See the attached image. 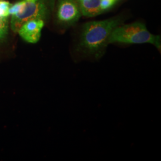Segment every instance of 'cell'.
Returning <instances> with one entry per match:
<instances>
[{
	"mask_svg": "<svg viewBox=\"0 0 161 161\" xmlns=\"http://www.w3.org/2000/svg\"><path fill=\"white\" fill-rule=\"evenodd\" d=\"M26 1H31V2H34V1H35L36 0H26Z\"/></svg>",
	"mask_w": 161,
	"mask_h": 161,
	"instance_id": "11",
	"label": "cell"
},
{
	"mask_svg": "<svg viewBox=\"0 0 161 161\" xmlns=\"http://www.w3.org/2000/svg\"><path fill=\"white\" fill-rule=\"evenodd\" d=\"M8 18L0 17V42L4 40L8 34Z\"/></svg>",
	"mask_w": 161,
	"mask_h": 161,
	"instance_id": "7",
	"label": "cell"
},
{
	"mask_svg": "<svg viewBox=\"0 0 161 161\" xmlns=\"http://www.w3.org/2000/svg\"><path fill=\"white\" fill-rule=\"evenodd\" d=\"M26 0H22L17 2L14 4H12L9 9V15H15L22 13L25 8Z\"/></svg>",
	"mask_w": 161,
	"mask_h": 161,
	"instance_id": "8",
	"label": "cell"
},
{
	"mask_svg": "<svg viewBox=\"0 0 161 161\" xmlns=\"http://www.w3.org/2000/svg\"><path fill=\"white\" fill-rule=\"evenodd\" d=\"M49 0H36L34 2L26 1L22 13L12 15L10 27L14 32L18 30L23 23L33 19H46L50 13Z\"/></svg>",
	"mask_w": 161,
	"mask_h": 161,
	"instance_id": "3",
	"label": "cell"
},
{
	"mask_svg": "<svg viewBox=\"0 0 161 161\" xmlns=\"http://www.w3.org/2000/svg\"><path fill=\"white\" fill-rule=\"evenodd\" d=\"M121 22L120 19H110L86 23L82 29L77 49L84 55L100 58L109 44L110 35Z\"/></svg>",
	"mask_w": 161,
	"mask_h": 161,
	"instance_id": "1",
	"label": "cell"
},
{
	"mask_svg": "<svg viewBox=\"0 0 161 161\" xmlns=\"http://www.w3.org/2000/svg\"><path fill=\"white\" fill-rule=\"evenodd\" d=\"M12 4L6 0H0V17L8 18L9 15V9Z\"/></svg>",
	"mask_w": 161,
	"mask_h": 161,
	"instance_id": "9",
	"label": "cell"
},
{
	"mask_svg": "<svg viewBox=\"0 0 161 161\" xmlns=\"http://www.w3.org/2000/svg\"><path fill=\"white\" fill-rule=\"evenodd\" d=\"M116 0H100V6L103 10L110 8L115 4Z\"/></svg>",
	"mask_w": 161,
	"mask_h": 161,
	"instance_id": "10",
	"label": "cell"
},
{
	"mask_svg": "<svg viewBox=\"0 0 161 161\" xmlns=\"http://www.w3.org/2000/svg\"><path fill=\"white\" fill-rule=\"evenodd\" d=\"M144 44L150 43L161 51V36L151 34L145 25L140 22L118 26L110 35L108 44Z\"/></svg>",
	"mask_w": 161,
	"mask_h": 161,
	"instance_id": "2",
	"label": "cell"
},
{
	"mask_svg": "<svg viewBox=\"0 0 161 161\" xmlns=\"http://www.w3.org/2000/svg\"><path fill=\"white\" fill-rule=\"evenodd\" d=\"M44 26V21L41 19L30 20L20 26L17 32L26 42L34 44L40 40L41 30Z\"/></svg>",
	"mask_w": 161,
	"mask_h": 161,
	"instance_id": "5",
	"label": "cell"
},
{
	"mask_svg": "<svg viewBox=\"0 0 161 161\" xmlns=\"http://www.w3.org/2000/svg\"><path fill=\"white\" fill-rule=\"evenodd\" d=\"M80 8L76 0H59L58 19L62 23L70 25L78 21L80 17Z\"/></svg>",
	"mask_w": 161,
	"mask_h": 161,
	"instance_id": "4",
	"label": "cell"
},
{
	"mask_svg": "<svg viewBox=\"0 0 161 161\" xmlns=\"http://www.w3.org/2000/svg\"><path fill=\"white\" fill-rule=\"evenodd\" d=\"M78 1H80V0H78Z\"/></svg>",
	"mask_w": 161,
	"mask_h": 161,
	"instance_id": "12",
	"label": "cell"
},
{
	"mask_svg": "<svg viewBox=\"0 0 161 161\" xmlns=\"http://www.w3.org/2000/svg\"><path fill=\"white\" fill-rule=\"evenodd\" d=\"M80 13L86 17L96 16L103 11L100 6V0H80Z\"/></svg>",
	"mask_w": 161,
	"mask_h": 161,
	"instance_id": "6",
	"label": "cell"
}]
</instances>
